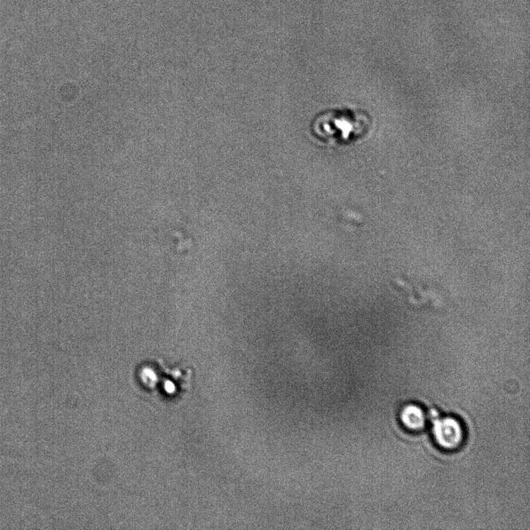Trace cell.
I'll return each instance as SVG.
<instances>
[{"instance_id":"cell-1","label":"cell","mask_w":530,"mask_h":530,"mask_svg":"<svg viewBox=\"0 0 530 530\" xmlns=\"http://www.w3.org/2000/svg\"><path fill=\"white\" fill-rule=\"evenodd\" d=\"M372 124L371 117L363 110L346 107L329 108L313 117L310 132L323 145L346 147L367 137Z\"/></svg>"},{"instance_id":"cell-2","label":"cell","mask_w":530,"mask_h":530,"mask_svg":"<svg viewBox=\"0 0 530 530\" xmlns=\"http://www.w3.org/2000/svg\"><path fill=\"white\" fill-rule=\"evenodd\" d=\"M139 376L147 389L161 391L173 396L188 390L192 372L180 367H168L162 360H150L142 363Z\"/></svg>"},{"instance_id":"cell-3","label":"cell","mask_w":530,"mask_h":530,"mask_svg":"<svg viewBox=\"0 0 530 530\" xmlns=\"http://www.w3.org/2000/svg\"><path fill=\"white\" fill-rule=\"evenodd\" d=\"M432 435L437 445L444 450L454 451L460 448L465 440L462 423L452 416L440 417L432 413Z\"/></svg>"},{"instance_id":"cell-4","label":"cell","mask_w":530,"mask_h":530,"mask_svg":"<svg viewBox=\"0 0 530 530\" xmlns=\"http://www.w3.org/2000/svg\"><path fill=\"white\" fill-rule=\"evenodd\" d=\"M401 425L411 432L423 431L428 423L429 416L418 405L408 404L402 407L399 414Z\"/></svg>"}]
</instances>
